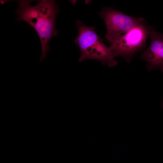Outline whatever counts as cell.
Masks as SVG:
<instances>
[{"label":"cell","mask_w":163,"mask_h":163,"mask_svg":"<svg viewBox=\"0 0 163 163\" xmlns=\"http://www.w3.org/2000/svg\"><path fill=\"white\" fill-rule=\"evenodd\" d=\"M31 2L20 1L15 13L18 15V21H25L33 27L39 15V8L37 4L34 6L30 5Z\"/></svg>","instance_id":"cell-7"},{"label":"cell","mask_w":163,"mask_h":163,"mask_svg":"<svg viewBox=\"0 0 163 163\" xmlns=\"http://www.w3.org/2000/svg\"><path fill=\"white\" fill-rule=\"evenodd\" d=\"M152 27L147 25L144 20L110 44L115 57H123L129 63L132 57L145 46Z\"/></svg>","instance_id":"cell-1"},{"label":"cell","mask_w":163,"mask_h":163,"mask_svg":"<svg viewBox=\"0 0 163 163\" xmlns=\"http://www.w3.org/2000/svg\"><path fill=\"white\" fill-rule=\"evenodd\" d=\"M149 36L150 44L140 57L146 62L149 71L159 69L163 72V33L155 31L152 26Z\"/></svg>","instance_id":"cell-4"},{"label":"cell","mask_w":163,"mask_h":163,"mask_svg":"<svg viewBox=\"0 0 163 163\" xmlns=\"http://www.w3.org/2000/svg\"><path fill=\"white\" fill-rule=\"evenodd\" d=\"M100 16L106 25L107 32L105 38L110 44L116 41L123 34H125L145 20L123 14L111 7L102 8Z\"/></svg>","instance_id":"cell-3"},{"label":"cell","mask_w":163,"mask_h":163,"mask_svg":"<svg viewBox=\"0 0 163 163\" xmlns=\"http://www.w3.org/2000/svg\"><path fill=\"white\" fill-rule=\"evenodd\" d=\"M92 59L99 60L104 65L107 64L110 67L116 66L118 64L113 51L110 47H107L101 39L88 49L82 56L79 61L82 62L85 59Z\"/></svg>","instance_id":"cell-5"},{"label":"cell","mask_w":163,"mask_h":163,"mask_svg":"<svg viewBox=\"0 0 163 163\" xmlns=\"http://www.w3.org/2000/svg\"><path fill=\"white\" fill-rule=\"evenodd\" d=\"M9 1H10L6 0H1L0 2L1 4H3L5 3L6 2H9Z\"/></svg>","instance_id":"cell-8"},{"label":"cell","mask_w":163,"mask_h":163,"mask_svg":"<svg viewBox=\"0 0 163 163\" xmlns=\"http://www.w3.org/2000/svg\"><path fill=\"white\" fill-rule=\"evenodd\" d=\"M162 106L163 107V101H162Z\"/></svg>","instance_id":"cell-9"},{"label":"cell","mask_w":163,"mask_h":163,"mask_svg":"<svg viewBox=\"0 0 163 163\" xmlns=\"http://www.w3.org/2000/svg\"><path fill=\"white\" fill-rule=\"evenodd\" d=\"M76 23L78 33L74 41L78 46L82 55L101 38L96 32L94 27L87 26L79 20H76Z\"/></svg>","instance_id":"cell-6"},{"label":"cell","mask_w":163,"mask_h":163,"mask_svg":"<svg viewBox=\"0 0 163 163\" xmlns=\"http://www.w3.org/2000/svg\"><path fill=\"white\" fill-rule=\"evenodd\" d=\"M37 4L39 14L33 28L40 40L42 54L40 60L42 61L45 58L50 50L49 45L51 39L58 35L55 21L59 8L54 0H40Z\"/></svg>","instance_id":"cell-2"}]
</instances>
